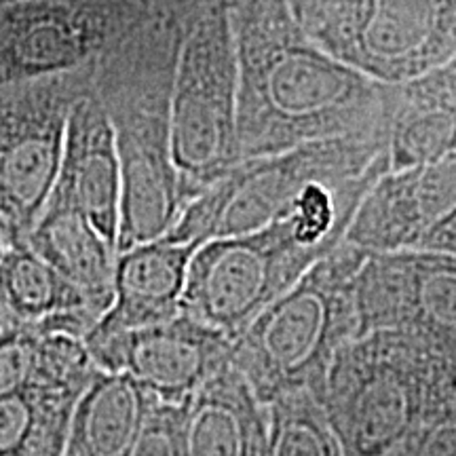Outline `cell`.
<instances>
[{
  "mask_svg": "<svg viewBox=\"0 0 456 456\" xmlns=\"http://www.w3.org/2000/svg\"><path fill=\"white\" fill-rule=\"evenodd\" d=\"M152 399L129 376L100 372L72 410L61 456H131Z\"/></svg>",
  "mask_w": 456,
  "mask_h": 456,
  "instance_id": "18",
  "label": "cell"
},
{
  "mask_svg": "<svg viewBox=\"0 0 456 456\" xmlns=\"http://www.w3.org/2000/svg\"><path fill=\"white\" fill-rule=\"evenodd\" d=\"M38 346V323H11L0 332V395L24 391L34 383Z\"/></svg>",
  "mask_w": 456,
  "mask_h": 456,
  "instance_id": "23",
  "label": "cell"
},
{
  "mask_svg": "<svg viewBox=\"0 0 456 456\" xmlns=\"http://www.w3.org/2000/svg\"><path fill=\"white\" fill-rule=\"evenodd\" d=\"M72 102L51 85L0 95V218L21 237L53 195Z\"/></svg>",
  "mask_w": 456,
  "mask_h": 456,
  "instance_id": "10",
  "label": "cell"
},
{
  "mask_svg": "<svg viewBox=\"0 0 456 456\" xmlns=\"http://www.w3.org/2000/svg\"><path fill=\"white\" fill-rule=\"evenodd\" d=\"M387 171L389 163L355 180L317 182L260 231L199 245L188 266L182 313L235 340L345 241L359 203Z\"/></svg>",
  "mask_w": 456,
  "mask_h": 456,
  "instance_id": "2",
  "label": "cell"
},
{
  "mask_svg": "<svg viewBox=\"0 0 456 456\" xmlns=\"http://www.w3.org/2000/svg\"><path fill=\"white\" fill-rule=\"evenodd\" d=\"M359 336L395 332L429 351L456 380V254H368L355 275Z\"/></svg>",
  "mask_w": 456,
  "mask_h": 456,
  "instance_id": "8",
  "label": "cell"
},
{
  "mask_svg": "<svg viewBox=\"0 0 456 456\" xmlns=\"http://www.w3.org/2000/svg\"><path fill=\"white\" fill-rule=\"evenodd\" d=\"M20 239H21L20 232H17L7 220L0 218V265H3L4 256L9 254V249L13 248V245L20 241Z\"/></svg>",
  "mask_w": 456,
  "mask_h": 456,
  "instance_id": "27",
  "label": "cell"
},
{
  "mask_svg": "<svg viewBox=\"0 0 456 456\" xmlns=\"http://www.w3.org/2000/svg\"><path fill=\"white\" fill-rule=\"evenodd\" d=\"M385 163L387 135H342L241 161L188 203L165 237L203 245L248 235L279 218L306 186L362 178Z\"/></svg>",
  "mask_w": 456,
  "mask_h": 456,
  "instance_id": "6",
  "label": "cell"
},
{
  "mask_svg": "<svg viewBox=\"0 0 456 456\" xmlns=\"http://www.w3.org/2000/svg\"><path fill=\"white\" fill-rule=\"evenodd\" d=\"M91 51V30L83 17L47 7L15 21L3 51L7 81H38L83 64Z\"/></svg>",
  "mask_w": 456,
  "mask_h": 456,
  "instance_id": "19",
  "label": "cell"
},
{
  "mask_svg": "<svg viewBox=\"0 0 456 456\" xmlns=\"http://www.w3.org/2000/svg\"><path fill=\"white\" fill-rule=\"evenodd\" d=\"M322 406L345 456H393L456 399L446 368L395 332L353 338L334 357Z\"/></svg>",
  "mask_w": 456,
  "mask_h": 456,
  "instance_id": "4",
  "label": "cell"
},
{
  "mask_svg": "<svg viewBox=\"0 0 456 456\" xmlns=\"http://www.w3.org/2000/svg\"><path fill=\"white\" fill-rule=\"evenodd\" d=\"M266 414L265 456H345L315 393H285L266 406Z\"/></svg>",
  "mask_w": 456,
  "mask_h": 456,
  "instance_id": "22",
  "label": "cell"
},
{
  "mask_svg": "<svg viewBox=\"0 0 456 456\" xmlns=\"http://www.w3.org/2000/svg\"><path fill=\"white\" fill-rule=\"evenodd\" d=\"M0 309L11 323H38L68 313H89L100 319L89 300L34 252L26 237L0 265Z\"/></svg>",
  "mask_w": 456,
  "mask_h": 456,
  "instance_id": "20",
  "label": "cell"
},
{
  "mask_svg": "<svg viewBox=\"0 0 456 456\" xmlns=\"http://www.w3.org/2000/svg\"><path fill=\"white\" fill-rule=\"evenodd\" d=\"M7 326H11L9 317H7V315H4V311H3V309H0V332H3V330H4V328H7Z\"/></svg>",
  "mask_w": 456,
  "mask_h": 456,
  "instance_id": "28",
  "label": "cell"
},
{
  "mask_svg": "<svg viewBox=\"0 0 456 456\" xmlns=\"http://www.w3.org/2000/svg\"><path fill=\"white\" fill-rule=\"evenodd\" d=\"M78 397L45 385L0 395V456H61Z\"/></svg>",
  "mask_w": 456,
  "mask_h": 456,
  "instance_id": "21",
  "label": "cell"
},
{
  "mask_svg": "<svg viewBox=\"0 0 456 456\" xmlns=\"http://www.w3.org/2000/svg\"><path fill=\"white\" fill-rule=\"evenodd\" d=\"M393 456H456V399L431 416Z\"/></svg>",
  "mask_w": 456,
  "mask_h": 456,
  "instance_id": "25",
  "label": "cell"
},
{
  "mask_svg": "<svg viewBox=\"0 0 456 456\" xmlns=\"http://www.w3.org/2000/svg\"><path fill=\"white\" fill-rule=\"evenodd\" d=\"M456 216V152L389 169L370 186L345 243L366 254L423 249Z\"/></svg>",
  "mask_w": 456,
  "mask_h": 456,
  "instance_id": "11",
  "label": "cell"
},
{
  "mask_svg": "<svg viewBox=\"0 0 456 456\" xmlns=\"http://www.w3.org/2000/svg\"><path fill=\"white\" fill-rule=\"evenodd\" d=\"M197 248V243L161 237L118 252L114 300L89 332H134L180 315L188 266Z\"/></svg>",
  "mask_w": 456,
  "mask_h": 456,
  "instance_id": "14",
  "label": "cell"
},
{
  "mask_svg": "<svg viewBox=\"0 0 456 456\" xmlns=\"http://www.w3.org/2000/svg\"><path fill=\"white\" fill-rule=\"evenodd\" d=\"M302 32L342 64L403 85L456 57V0H288Z\"/></svg>",
  "mask_w": 456,
  "mask_h": 456,
  "instance_id": "7",
  "label": "cell"
},
{
  "mask_svg": "<svg viewBox=\"0 0 456 456\" xmlns=\"http://www.w3.org/2000/svg\"><path fill=\"white\" fill-rule=\"evenodd\" d=\"M26 241L89 300L100 317L110 309L117 248L83 214L49 201Z\"/></svg>",
  "mask_w": 456,
  "mask_h": 456,
  "instance_id": "17",
  "label": "cell"
},
{
  "mask_svg": "<svg viewBox=\"0 0 456 456\" xmlns=\"http://www.w3.org/2000/svg\"><path fill=\"white\" fill-rule=\"evenodd\" d=\"M237 95L231 9L214 4L184 28L167 100L169 152L186 205L239 165Z\"/></svg>",
  "mask_w": 456,
  "mask_h": 456,
  "instance_id": "5",
  "label": "cell"
},
{
  "mask_svg": "<svg viewBox=\"0 0 456 456\" xmlns=\"http://www.w3.org/2000/svg\"><path fill=\"white\" fill-rule=\"evenodd\" d=\"M266 433V406L231 363L184 403L182 456H265Z\"/></svg>",
  "mask_w": 456,
  "mask_h": 456,
  "instance_id": "15",
  "label": "cell"
},
{
  "mask_svg": "<svg viewBox=\"0 0 456 456\" xmlns=\"http://www.w3.org/2000/svg\"><path fill=\"white\" fill-rule=\"evenodd\" d=\"M182 412L184 406L152 399L144 429L131 456H182Z\"/></svg>",
  "mask_w": 456,
  "mask_h": 456,
  "instance_id": "24",
  "label": "cell"
},
{
  "mask_svg": "<svg viewBox=\"0 0 456 456\" xmlns=\"http://www.w3.org/2000/svg\"><path fill=\"white\" fill-rule=\"evenodd\" d=\"M423 249H437V252L456 254V216L425 245Z\"/></svg>",
  "mask_w": 456,
  "mask_h": 456,
  "instance_id": "26",
  "label": "cell"
},
{
  "mask_svg": "<svg viewBox=\"0 0 456 456\" xmlns=\"http://www.w3.org/2000/svg\"><path fill=\"white\" fill-rule=\"evenodd\" d=\"M366 256L342 241L232 340V366L265 406L294 391L322 397L334 357L359 336L355 275Z\"/></svg>",
  "mask_w": 456,
  "mask_h": 456,
  "instance_id": "3",
  "label": "cell"
},
{
  "mask_svg": "<svg viewBox=\"0 0 456 456\" xmlns=\"http://www.w3.org/2000/svg\"><path fill=\"white\" fill-rule=\"evenodd\" d=\"M85 342L102 372L129 376L171 406H184L232 363V340L186 313L134 332H89Z\"/></svg>",
  "mask_w": 456,
  "mask_h": 456,
  "instance_id": "9",
  "label": "cell"
},
{
  "mask_svg": "<svg viewBox=\"0 0 456 456\" xmlns=\"http://www.w3.org/2000/svg\"><path fill=\"white\" fill-rule=\"evenodd\" d=\"M49 201L77 209L117 248L121 163L112 114L100 100L72 102L60 175Z\"/></svg>",
  "mask_w": 456,
  "mask_h": 456,
  "instance_id": "13",
  "label": "cell"
},
{
  "mask_svg": "<svg viewBox=\"0 0 456 456\" xmlns=\"http://www.w3.org/2000/svg\"><path fill=\"white\" fill-rule=\"evenodd\" d=\"M114 127L121 163L117 252H125L167 235L178 224L186 199L171 161L167 106L140 114L135 125L114 121Z\"/></svg>",
  "mask_w": 456,
  "mask_h": 456,
  "instance_id": "12",
  "label": "cell"
},
{
  "mask_svg": "<svg viewBox=\"0 0 456 456\" xmlns=\"http://www.w3.org/2000/svg\"><path fill=\"white\" fill-rule=\"evenodd\" d=\"M456 152V57L414 81L395 85L389 123V169Z\"/></svg>",
  "mask_w": 456,
  "mask_h": 456,
  "instance_id": "16",
  "label": "cell"
},
{
  "mask_svg": "<svg viewBox=\"0 0 456 456\" xmlns=\"http://www.w3.org/2000/svg\"><path fill=\"white\" fill-rule=\"evenodd\" d=\"M231 20L239 163L342 135L389 138L395 85L376 83L317 47L288 0H243Z\"/></svg>",
  "mask_w": 456,
  "mask_h": 456,
  "instance_id": "1",
  "label": "cell"
}]
</instances>
